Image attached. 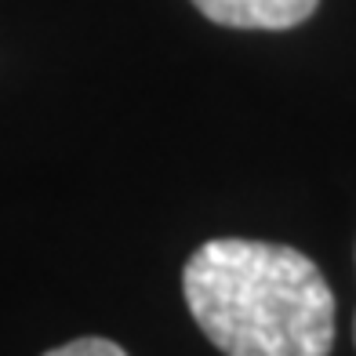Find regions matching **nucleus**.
Instances as JSON below:
<instances>
[{
  "label": "nucleus",
  "instance_id": "nucleus-4",
  "mask_svg": "<svg viewBox=\"0 0 356 356\" xmlns=\"http://www.w3.org/2000/svg\"><path fill=\"white\" fill-rule=\"evenodd\" d=\"M353 342H356V320H353Z\"/></svg>",
  "mask_w": 356,
  "mask_h": 356
},
{
  "label": "nucleus",
  "instance_id": "nucleus-2",
  "mask_svg": "<svg viewBox=\"0 0 356 356\" xmlns=\"http://www.w3.org/2000/svg\"><path fill=\"white\" fill-rule=\"evenodd\" d=\"M204 19L229 29H291L316 11L320 0H193Z\"/></svg>",
  "mask_w": 356,
  "mask_h": 356
},
{
  "label": "nucleus",
  "instance_id": "nucleus-1",
  "mask_svg": "<svg viewBox=\"0 0 356 356\" xmlns=\"http://www.w3.org/2000/svg\"><path fill=\"white\" fill-rule=\"evenodd\" d=\"M182 291L225 356H331L334 295L313 258L287 244L207 240L189 254Z\"/></svg>",
  "mask_w": 356,
  "mask_h": 356
},
{
  "label": "nucleus",
  "instance_id": "nucleus-3",
  "mask_svg": "<svg viewBox=\"0 0 356 356\" xmlns=\"http://www.w3.org/2000/svg\"><path fill=\"white\" fill-rule=\"evenodd\" d=\"M44 356H127V353L109 338H76V342H66Z\"/></svg>",
  "mask_w": 356,
  "mask_h": 356
}]
</instances>
